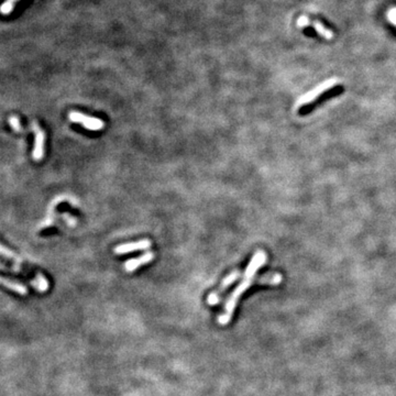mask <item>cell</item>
Masks as SVG:
<instances>
[{"mask_svg":"<svg viewBox=\"0 0 396 396\" xmlns=\"http://www.w3.org/2000/svg\"><path fill=\"white\" fill-rule=\"evenodd\" d=\"M267 253L263 250L256 251L255 253L252 256V259L250 260L248 267H246L245 271L243 273L242 281H241L240 284L237 286L234 291L229 295L228 300L225 304V308H223V312L218 316V324L221 326H225L227 324L230 323V320L232 318V315L234 312V308L237 306V303L239 301V298L243 293L249 290L252 285L256 284L255 282V274L261 269L264 263L267 262Z\"/></svg>","mask_w":396,"mask_h":396,"instance_id":"1","label":"cell"},{"mask_svg":"<svg viewBox=\"0 0 396 396\" xmlns=\"http://www.w3.org/2000/svg\"><path fill=\"white\" fill-rule=\"evenodd\" d=\"M338 83H339L338 78H329V79L325 80V82L316 86V87L312 89L311 91H307L306 94L302 95L296 101L295 109H300L308 104H312V102L316 100L320 95H323L324 93H326V91H328L331 88H334Z\"/></svg>","mask_w":396,"mask_h":396,"instance_id":"2","label":"cell"},{"mask_svg":"<svg viewBox=\"0 0 396 396\" xmlns=\"http://www.w3.org/2000/svg\"><path fill=\"white\" fill-rule=\"evenodd\" d=\"M241 271L240 270H234L231 273H229L227 277L222 280V282L220 285L218 286V289H216L214 292H211L207 297V304L210 306L217 305L218 303L221 301V297L223 295V293L227 291V289L233 284L236 281L241 277Z\"/></svg>","mask_w":396,"mask_h":396,"instance_id":"3","label":"cell"},{"mask_svg":"<svg viewBox=\"0 0 396 396\" xmlns=\"http://www.w3.org/2000/svg\"><path fill=\"white\" fill-rule=\"evenodd\" d=\"M68 119H70L72 122L78 123L83 125L84 128L91 131H99L105 127V123L101 119L86 116L85 113L78 111H71L68 113Z\"/></svg>","mask_w":396,"mask_h":396,"instance_id":"4","label":"cell"},{"mask_svg":"<svg viewBox=\"0 0 396 396\" xmlns=\"http://www.w3.org/2000/svg\"><path fill=\"white\" fill-rule=\"evenodd\" d=\"M31 128L34 132V146L32 151V158L34 161H41L44 156V142H45V135L44 131L40 128L38 122L34 121L31 125Z\"/></svg>","mask_w":396,"mask_h":396,"instance_id":"5","label":"cell"},{"mask_svg":"<svg viewBox=\"0 0 396 396\" xmlns=\"http://www.w3.org/2000/svg\"><path fill=\"white\" fill-rule=\"evenodd\" d=\"M151 241L150 240H140L137 241V242H129V243H123L119 244L114 248L113 252L116 254H125L129 253V252H134L138 250H147L151 246Z\"/></svg>","mask_w":396,"mask_h":396,"instance_id":"6","label":"cell"},{"mask_svg":"<svg viewBox=\"0 0 396 396\" xmlns=\"http://www.w3.org/2000/svg\"><path fill=\"white\" fill-rule=\"evenodd\" d=\"M154 259V253L153 252H147L143 255L136 257V259H130L124 263V270L127 272H134L138 268H140L145 264L150 263Z\"/></svg>","mask_w":396,"mask_h":396,"instance_id":"7","label":"cell"},{"mask_svg":"<svg viewBox=\"0 0 396 396\" xmlns=\"http://www.w3.org/2000/svg\"><path fill=\"white\" fill-rule=\"evenodd\" d=\"M282 280L283 277L280 273H268L257 278L255 282L260 285H279Z\"/></svg>","mask_w":396,"mask_h":396,"instance_id":"8","label":"cell"},{"mask_svg":"<svg viewBox=\"0 0 396 396\" xmlns=\"http://www.w3.org/2000/svg\"><path fill=\"white\" fill-rule=\"evenodd\" d=\"M2 284L5 286V288H7L11 291H14L16 293H18L20 295H27L28 294V289L26 286L20 283V282H17V281L14 280H10V279H6V278H2Z\"/></svg>","mask_w":396,"mask_h":396,"instance_id":"9","label":"cell"},{"mask_svg":"<svg viewBox=\"0 0 396 396\" xmlns=\"http://www.w3.org/2000/svg\"><path fill=\"white\" fill-rule=\"evenodd\" d=\"M312 25H313L315 30H316L320 34V36L324 37L325 39L330 40V39H332V37H334V33H332L329 29H327L323 24H321V22L314 21V22H312Z\"/></svg>","mask_w":396,"mask_h":396,"instance_id":"10","label":"cell"},{"mask_svg":"<svg viewBox=\"0 0 396 396\" xmlns=\"http://www.w3.org/2000/svg\"><path fill=\"white\" fill-rule=\"evenodd\" d=\"M9 124H10V127L13 128L16 132H21L22 131L21 123H20V120H19L18 117L11 116L9 118Z\"/></svg>","mask_w":396,"mask_h":396,"instance_id":"11","label":"cell"},{"mask_svg":"<svg viewBox=\"0 0 396 396\" xmlns=\"http://www.w3.org/2000/svg\"><path fill=\"white\" fill-rule=\"evenodd\" d=\"M386 16H387L388 21L396 27V7H392L391 9H389Z\"/></svg>","mask_w":396,"mask_h":396,"instance_id":"12","label":"cell"},{"mask_svg":"<svg viewBox=\"0 0 396 396\" xmlns=\"http://www.w3.org/2000/svg\"><path fill=\"white\" fill-rule=\"evenodd\" d=\"M309 24H311V20H309L307 17H305V16H302L300 19L297 20V26L300 27V28H305V27H307Z\"/></svg>","mask_w":396,"mask_h":396,"instance_id":"13","label":"cell"}]
</instances>
